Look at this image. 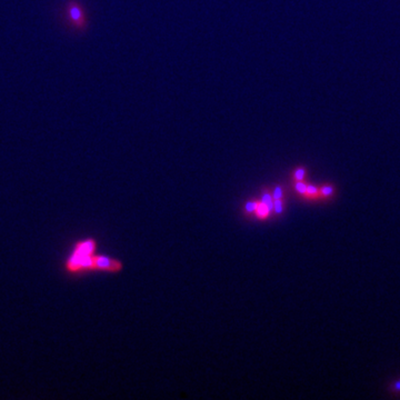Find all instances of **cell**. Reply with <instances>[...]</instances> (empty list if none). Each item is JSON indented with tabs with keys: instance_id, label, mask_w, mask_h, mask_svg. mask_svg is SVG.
Masks as SVG:
<instances>
[{
	"instance_id": "cell-1",
	"label": "cell",
	"mask_w": 400,
	"mask_h": 400,
	"mask_svg": "<svg viewBox=\"0 0 400 400\" xmlns=\"http://www.w3.org/2000/svg\"><path fill=\"white\" fill-rule=\"evenodd\" d=\"M96 248L97 241L90 237L75 241L62 260V274L67 277H79L90 271H95Z\"/></svg>"
},
{
	"instance_id": "cell-2",
	"label": "cell",
	"mask_w": 400,
	"mask_h": 400,
	"mask_svg": "<svg viewBox=\"0 0 400 400\" xmlns=\"http://www.w3.org/2000/svg\"><path fill=\"white\" fill-rule=\"evenodd\" d=\"M59 18L63 28L73 33L87 30L89 24L86 8L79 0H66L59 10Z\"/></svg>"
},
{
	"instance_id": "cell-3",
	"label": "cell",
	"mask_w": 400,
	"mask_h": 400,
	"mask_svg": "<svg viewBox=\"0 0 400 400\" xmlns=\"http://www.w3.org/2000/svg\"><path fill=\"white\" fill-rule=\"evenodd\" d=\"M121 268V264L107 256L96 255L95 271H118Z\"/></svg>"
},
{
	"instance_id": "cell-4",
	"label": "cell",
	"mask_w": 400,
	"mask_h": 400,
	"mask_svg": "<svg viewBox=\"0 0 400 400\" xmlns=\"http://www.w3.org/2000/svg\"><path fill=\"white\" fill-rule=\"evenodd\" d=\"M256 211H257V215H258V216L260 217V218H264V217L268 216L269 209H268V207H267V206L264 204V202H261V204H259L258 207H257Z\"/></svg>"
},
{
	"instance_id": "cell-5",
	"label": "cell",
	"mask_w": 400,
	"mask_h": 400,
	"mask_svg": "<svg viewBox=\"0 0 400 400\" xmlns=\"http://www.w3.org/2000/svg\"><path fill=\"white\" fill-rule=\"evenodd\" d=\"M334 192H335L334 187H333V186H330V185L323 186L322 188H320V194H322V196H325V197L333 196V195H334Z\"/></svg>"
},
{
	"instance_id": "cell-6",
	"label": "cell",
	"mask_w": 400,
	"mask_h": 400,
	"mask_svg": "<svg viewBox=\"0 0 400 400\" xmlns=\"http://www.w3.org/2000/svg\"><path fill=\"white\" fill-rule=\"evenodd\" d=\"M306 195L308 196H320V189L317 188L315 186H308L307 185V190H306Z\"/></svg>"
},
{
	"instance_id": "cell-7",
	"label": "cell",
	"mask_w": 400,
	"mask_h": 400,
	"mask_svg": "<svg viewBox=\"0 0 400 400\" xmlns=\"http://www.w3.org/2000/svg\"><path fill=\"white\" fill-rule=\"evenodd\" d=\"M263 202H264V204H265L267 207H268V209H269V210H270V209H273V207H274L273 201H271V197H270L268 194L264 195Z\"/></svg>"
},
{
	"instance_id": "cell-8",
	"label": "cell",
	"mask_w": 400,
	"mask_h": 400,
	"mask_svg": "<svg viewBox=\"0 0 400 400\" xmlns=\"http://www.w3.org/2000/svg\"><path fill=\"white\" fill-rule=\"evenodd\" d=\"M390 390H392L393 393H400V378L392 384V386H390Z\"/></svg>"
},
{
	"instance_id": "cell-9",
	"label": "cell",
	"mask_w": 400,
	"mask_h": 400,
	"mask_svg": "<svg viewBox=\"0 0 400 400\" xmlns=\"http://www.w3.org/2000/svg\"><path fill=\"white\" fill-rule=\"evenodd\" d=\"M295 177H296V179L297 180H303L304 179V177H305V169L304 168H298L297 170H296V172H295Z\"/></svg>"
},
{
	"instance_id": "cell-10",
	"label": "cell",
	"mask_w": 400,
	"mask_h": 400,
	"mask_svg": "<svg viewBox=\"0 0 400 400\" xmlns=\"http://www.w3.org/2000/svg\"><path fill=\"white\" fill-rule=\"evenodd\" d=\"M296 189H297L300 194H306V190H307V185L304 184L303 181H299L297 185H296Z\"/></svg>"
},
{
	"instance_id": "cell-11",
	"label": "cell",
	"mask_w": 400,
	"mask_h": 400,
	"mask_svg": "<svg viewBox=\"0 0 400 400\" xmlns=\"http://www.w3.org/2000/svg\"><path fill=\"white\" fill-rule=\"evenodd\" d=\"M274 208H275V210H276V212H277V214H280V212L283 211V204H281L280 199H276L275 204H274Z\"/></svg>"
},
{
	"instance_id": "cell-12",
	"label": "cell",
	"mask_w": 400,
	"mask_h": 400,
	"mask_svg": "<svg viewBox=\"0 0 400 400\" xmlns=\"http://www.w3.org/2000/svg\"><path fill=\"white\" fill-rule=\"evenodd\" d=\"M281 197H283V189L280 188V187H276L275 192H274V198L276 199H280Z\"/></svg>"
},
{
	"instance_id": "cell-13",
	"label": "cell",
	"mask_w": 400,
	"mask_h": 400,
	"mask_svg": "<svg viewBox=\"0 0 400 400\" xmlns=\"http://www.w3.org/2000/svg\"><path fill=\"white\" fill-rule=\"evenodd\" d=\"M257 207H258V204H257V202H248L246 208H247V211L251 212V211H255L257 209Z\"/></svg>"
}]
</instances>
